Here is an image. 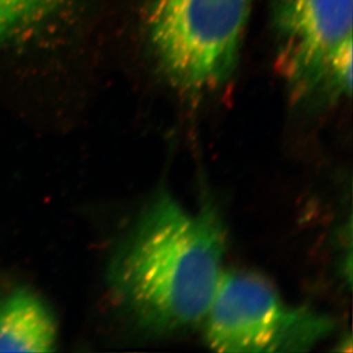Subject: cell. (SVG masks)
<instances>
[{
    "label": "cell",
    "mask_w": 353,
    "mask_h": 353,
    "mask_svg": "<svg viewBox=\"0 0 353 353\" xmlns=\"http://www.w3.org/2000/svg\"><path fill=\"white\" fill-rule=\"evenodd\" d=\"M72 0H0V41L31 34Z\"/></svg>",
    "instance_id": "8992f818"
},
{
    "label": "cell",
    "mask_w": 353,
    "mask_h": 353,
    "mask_svg": "<svg viewBox=\"0 0 353 353\" xmlns=\"http://www.w3.org/2000/svg\"><path fill=\"white\" fill-rule=\"evenodd\" d=\"M208 347L220 352H301L333 330L328 316L290 307L257 274L223 272L205 316Z\"/></svg>",
    "instance_id": "277c9868"
},
{
    "label": "cell",
    "mask_w": 353,
    "mask_h": 353,
    "mask_svg": "<svg viewBox=\"0 0 353 353\" xmlns=\"http://www.w3.org/2000/svg\"><path fill=\"white\" fill-rule=\"evenodd\" d=\"M252 0H149L145 28L165 79L182 93H210L239 62Z\"/></svg>",
    "instance_id": "7a4b0ae2"
},
{
    "label": "cell",
    "mask_w": 353,
    "mask_h": 353,
    "mask_svg": "<svg viewBox=\"0 0 353 353\" xmlns=\"http://www.w3.org/2000/svg\"><path fill=\"white\" fill-rule=\"evenodd\" d=\"M57 328L50 307L26 287L0 294V352H50Z\"/></svg>",
    "instance_id": "5b68a950"
},
{
    "label": "cell",
    "mask_w": 353,
    "mask_h": 353,
    "mask_svg": "<svg viewBox=\"0 0 353 353\" xmlns=\"http://www.w3.org/2000/svg\"><path fill=\"white\" fill-rule=\"evenodd\" d=\"M279 69L297 102L352 90L353 0H271Z\"/></svg>",
    "instance_id": "3957f363"
},
{
    "label": "cell",
    "mask_w": 353,
    "mask_h": 353,
    "mask_svg": "<svg viewBox=\"0 0 353 353\" xmlns=\"http://www.w3.org/2000/svg\"><path fill=\"white\" fill-rule=\"evenodd\" d=\"M224 243L213 207L191 212L159 192L120 247L111 268L112 287L144 330L170 334L196 326L223 276Z\"/></svg>",
    "instance_id": "6da1fadb"
}]
</instances>
